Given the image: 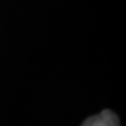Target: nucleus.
Listing matches in <instances>:
<instances>
[{"instance_id": "1", "label": "nucleus", "mask_w": 126, "mask_h": 126, "mask_svg": "<svg viewBox=\"0 0 126 126\" xmlns=\"http://www.w3.org/2000/svg\"><path fill=\"white\" fill-rule=\"evenodd\" d=\"M81 126H120L118 117L110 110H104L100 113L91 116L81 124Z\"/></svg>"}]
</instances>
